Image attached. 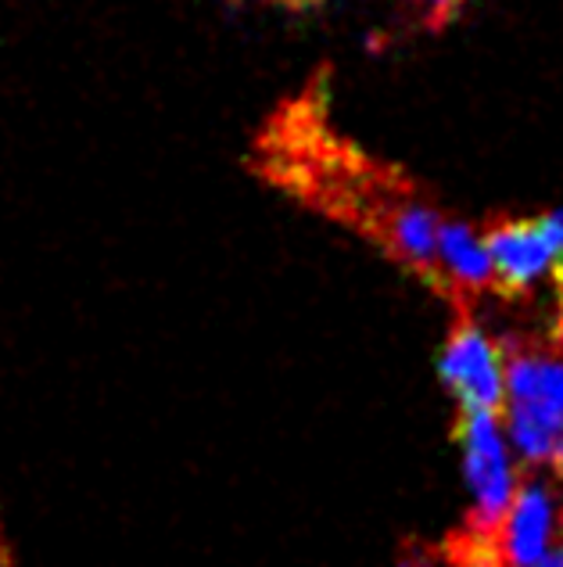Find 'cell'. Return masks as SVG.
<instances>
[{"label":"cell","mask_w":563,"mask_h":567,"mask_svg":"<svg viewBox=\"0 0 563 567\" xmlns=\"http://www.w3.org/2000/svg\"><path fill=\"white\" fill-rule=\"evenodd\" d=\"M502 410L521 464L535 474L563 471V360L556 352H510Z\"/></svg>","instance_id":"cell-1"},{"label":"cell","mask_w":563,"mask_h":567,"mask_svg":"<svg viewBox=\"0 0 563 567\" xmlns=\"http://www.w3.org/2000/svg\"><path fill=\"white\" fill-rule=\"evenodd\" d=\"M452 439L459 445V453H463L467 488L473 496L463 535L478 543H492V535L502 525V517H507L517 492L510 445L502 439L496 413H481V410H459L452 424Z\"/></svg>","instance_id":"cell-2"},{"label":"cell","mask_w":563,"mask_h":567,"mask_svg":"<svg viewBox=\"0 0 563 567\" xmlns=\"http://www.w3.org/2000/svg\"><path fill=\"white\" fill-rule=\"evenodd\" d=\"M438 374L456 395L459 410L499 413L507 399V363L502 346L492 341L470 317H459L452 334L441 349Z\"/></svg>","instance_id":"cell-3"},{"label":"cell","mask_w":563,"mask_h":567,"mask_svg":"<svg viewBox=\"0 0 563 567\" xmlns=\"http://www.w3.org/2000/svg\"><path fill=\"white\" fill-rule=\"evenodd\" d=\"M484 248L492 259V291L502 298H524L556 274V251L542 219L492 223L484 230Z\"/></svg>","instance_id":"cell-4"},{"label":"cell","mask_w":563,"mask_h":567,"mask_svg":"<svg viewBox=\"0 0 563 567\" xmlns=\"http://www.w3.org/2000/svg\"><path fill=\"white\" fill-rule=\"evenodd\" d=\"M553 539V492L542 477L531 471V477L517 482L513 503L502 525L496 528L488 554L496 567H539L550 554Z\"/></svg>","instance_id":"cell-5"},{"label":"cell","mask_w":563,"mask_h":567,"mask_svg":"<svg viewBox=\"0 0 563 567\" xmlns=\"http://www.w3.org/2000/svg\"><path fill=\"white\" fill-rule=\"evenodd\" d=\"M435 262L441 277V295L478 298L492 291V259H488L484 237L473 234L467 223L446 219L435 234Z\"/></svg>","instance_id":"cell-6"},{"label":"cell","mask_w":563,"mask_h":567,"mask_svg":"<svg viewBox=\"0 0 563 567\" xmlns=\"http://www.w3.org/2000/svg\"><path fill=\"white\" fill-rule=\"evenodd\" d=\"M542 227H545V234H550V245L556 251V274H553V280H556V277H563V208L542 216Z\"/></svg>","instance_id":"cell-7"},{"label":"cell","mask_w":563,"mask_h":567,"mask_svg":"<svg viewBox=\"0 0 563 567\" xmlns=\"http://www.w3.org/2000/svg\"><path fill=\"white\" fill-rule=\"evenodd\" d=\"M556 284V320H553V346L563 349V277L553 280Z\"/></svg>","instance_id":"cell-8"},{"label":"cell","mask_w":563,"mask_h":567,"mask_svg":"<svg viewBox=\"0 0 563 567\" xmlns=\"http://www.w3.org/2000/svg\"><path fill=\"white\" fill-rule=\"evenodd\" d=\"M459 4H463V0H427V14H431L435 22H441V19H449Z\"/></svg>","instance_id":"cell-9"},{"label":"cell","mask_w":563,"mask_h":567,"mask_svg":"<svg viewBox=\"0 0 563 567\" xmlns=\"http://www.w3.org/2000/svg\"><path fill=\"white\" fill-rule=\"evenodd\" d=\"M539 567H563V546H560V549H550V554L542 557Z\"/></svg>","instance_id":"cell-10"},{"label":"cell","mask_w":563,"mask_h":567,"mask_svg":"<svg viewBox=\"0 0 563 567\" xmlns=\"http://www.w3.org/2000/svg\"><path fill=\"white\" fill-rule=\"evenodd\" d=\"M556 477H563V471H556Z\"/></svg>","instance_id":"cell-11"}]
</instances>
